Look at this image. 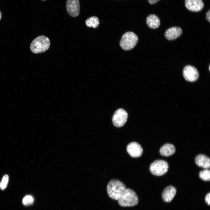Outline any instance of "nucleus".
Returning <instances> with one entry per match:
<instances>
[{
  "label": "nucleus",
  "mask_w": 210,
  "mask_h": 210,
  "mask_svg": "<svg viewBox=\"0 0 210 210\" xmlns=\"http://www.w3.org/2000/svg\"><path fill=\"white\" fill-rule=\"evenodd\" d=\"M50 42L47 37L39 36L35 38L30 45V49L33 53L38 54L44 52L49 48Z\"/></svg>",
  "instance_id": "nucleus-2"
},
{
  "label": "nucleus",
  "mask_w": 210,
  "mask_h": 210,
  "mask_svg": "<svg viewBox=\"0 0 210 210\" xmlns=\"http://www.w3.org/2000/svg\"><path fill=\"white\" fill-rule=\"evenodd\" d=\"M176 192V188L172 186H169L166 188L164 190L162 197L164 201L166 202H170L174 198Z\"/></svg>",
  "instance_id": "nucleus-11"
},
{
  "label": "nucleus",
  "mask_w": 210,
  "mask_h": 210,
  "mask_svg": "<svg viewBox=\"0 0 210 210\" xmlns=\"http://www.w3.org/2000/svg\"><path fill=\"white\" fill-rule=\"evenodd\" d=\"M168 168V164L167 162L162 160H157L151 164L149 169L153 175L159 176L166 174Z\"/></svg>",
  "instance_id": "nucleus-4"
},
{
  "label": "nucleus",
  "mask_w": 210,
  "mask_h": 210,
  "mask_svg": "<svg viewBox=\"0 0 210 210\" xmlns=\"http://www.w3.org/2000/svg\"><path fill=\"white\" fill-rule=\"evenodd\" d=\"M33 197L30 195L26 196L22 200V203L25 206H28L32 204L34 201Z\"/></svg>",
  "instance_id": "nucleus-17"
},
{
  "label": "nucleus",
  "mask_w": 210,
  "mask_h": 210,
  "mask_svg": "<svg viewBox=\"0 0 210 210\" xmlns=\"http://www.w3.org/2000/svg\"><path fill=\"white\" fill-rule=\"evenodd\" d=\"M160 0H148L149 3L151 4H154Z\"/></svg>",
  "instance_id": "nucleus-21"
},
{
  "label": "nucleus",
  "mask_w": 210,
  "mask_h": 210,
  "mask_svg": "<svg viewBox=\"0 0 210 210\" xmlns=\"http://www.w3.org/2000/svg\"><path fill=\"white\" fill-rule=\"evenodd\" d=\"M107 190L109 196L117 200L122 206H133L138 203L139 199L135 192L131 189L126 188L125 185L119 180H111L107 186Z\"/></svg>",
  "instance_id": "nucleus-1"
},
{
  "label": "nucleus",
  "mask_w": 210,
  "mask_h": 210,
  "mask_svg": "<svg viewBox=\"0 0 210 210\" xmlns=\"http://www.w3.org/2000/svg\"><path fill=\"white\" fill-rule=\"evenodd\" d=\"M85 23L88 27L96 28L98 27L99 22V19L97 17L92 16L87 19Z\"/></svg>",
  "instance_id": "nucleus-15"
},
{
  "label": "nucleus",
  "mask_w": 210,
  "mask_h": 210,
  "mask_svg": "<svg viewBox=\"0 0 210 210\" xmlns=\"http://www.w3.org/2000/svg\"><path fill=\"white\" fill-rule=\"evenodd\" d=\"M66 8L67 13L71 16H78L80 13L79 0H67Z\"/></svg>",
  "instance_id": "nucleus-7"
},
{
  "label": "nucleus",
  "mask_w": 210,
  "mask_h": 210,
  "mask_svg": "<svg viewBox=\"0 0 210 210\" xmlns=\"http://www.w3.org/2000/svg\"><path fill=\"white\" fill-rule=\"evenodd\" d=\"M183 75L186 80L190 82L196 81L199 76V71L196 68L189 65L184 67L183 70Z\"/></svg>",
  "instance_id": "nucleus-6"
},
{
  "label": "nucleus",
  "mask_w": 210,
  "mask_h": 210,
  "mask_svg": "<svg viewBox=\"0 0 210 210\" xmlns=\"http://www.w3.org/2000/svg\"><path fill=\"white\" fill-rule=\"evenodd\" d=\"M128 115L127 111L123 108H119L114 113L112 121L114 125L118 127L123 126L127 120Z\"/></svg>",
  "instance_id": "nucleus-5"
},
{
  "label": "nucleus",
  "mask_w": 210,
  "mask_h": 210,
  "mask_svg": "<svg viewBox=\"0 0 210 210\" xmlns=\"http://www.w3.org/2000/svg\"><path fill=\"white\" fill-rule=\"evenodd\" d=\"M2 17V14L1 11H0V20H1Z\"/></svg>",
  "instance_id": "nucleus-22"
},
{
  "label": "nucleus",
  "mask_w": 210,
  "mask_h": 210,
  "mask_svg": "<svg viewBox=\"0 0 210 210\" xmlns=\"http://www.w3.org/2000/svg\"><path fill=\"white\" fill-rule=\"evenodd\" d=\"M210 193L209 192L206 195L205 197V202L209 205L210 204Z\"/></svg>",
  "instance_id": "nucleus-19"
},
{
  "label": "nucleus",
  "mask_w": 210,
  "mask_h": 210,
  "mask_svg": "<svg viewBox=\"0 0 210 210\" xmlns=\"http://www.w3.org/2000/svg\"><path fill=\"white\" fill-rule=\"evenodd\" d=\"M127 150L130 156L133 158L140 157L143 152V149L141 145L135 142L130 143L128 145Z\"/></svg>",
  "instance_id": "nucleus-8"
},
{
  "label": "nucleus",
  "mask_w": 210,
  "mask_h": 210,
  "mask_svg": "<svg viewBox=\"0 0 210 210\" xmlns=\"http://www.w3.org/2000/svg\"><path fill=\"white\" fill-rule=\"evenodd\" d=\"M209 71H210V65L209 66Z\"/></svg>",
  "instance_id": "nucleus-23"
},
{
  "label": "nucleus",
  "mask_w": 210,
  "mask_h": 210,
  "mask_svg": "<svg viewBox=\"0 0 210 210\" xmlns=\"http://www.w3.org/2000/svg\"><path fill=\"white\" fill-rule=\"evenodd\" d=\"M9 181V176L7 175H4L0 183V188L2 190L6 189L7 186Z\"/></svg>",
  "instance_id": "nucleus-18"
},
{
  "label": "nucleus",
  "mask_w": 210,
  "mask_h": 210,
  "mask_svg": "<svg viewBox=\"0 0 210 210\" xmlns=\"http://www.w3.org/2000/svg\"><path fill=\"white\" fill-rule=\"evenodd\" d=\"M206 18L207 21L210 22V10H209L206 13Z\"/></svg>",
  "instance_id": "nucleus-20"
},
{
  "label": "nucleus",
  "mask_w": 210,
  "mask_h": 210,
  "mask_svg": "<svg viewBox=\"0 0 210 210\" xmlns=\"http://www.w3.org/2000/svg\"><path fill=\"white\" fill-rule=\"evenodd\" d=\"M146 22L148 26L152 29L158 28L160 24L159 18L157 15L154 14H150L147 17Z\"/></svg>",
  "instance_id": "nucleus-13"
},
{
  "label": "nucleus",
  "mask_w": 210,
  "mask_h": 210,
  "mask_svg": "<svg viewBox=\"0 0 210 210\" xmlns=\"http://www.w3.org/2000/svg\"><path fill=\"white\" fill-rule=\"evenodd\" d=\"M138 41V37L135 34L132 32H127L122 36L120 45L124 50H130L135 46Z\"/></svg>",
  "instance_id": "nucleus-3"
},
{
  "label": "nucleus",
  "mask_w": 210,
  "mask_h": 210,
  "mask_svg": "<svg viewBox=\"0 0 210 210\" xmlns=\"http://www.w3.org/2000/svg\"><path fill=\"white\" fill-rule=\"evenodd\" d=\"M43 0V1H45V0Z\"/></svg>",
  "instance_id": "nucleus-24"
},
{
  "label": "nucleus",
  "mask_w": 210,
  "mask_h": 210,
  "mask_svg": "<svg viewBox=\"0 0 210 210\" xmlns=\"http://www.w3.org/2000/svg\"><path fill=\"white\" fill-rule=\"evenodd\" d=\"M183 33L181 28L179 27H173L167 29L164 33L165 38L168 40H175L180 37Z\"/></svg>",
  "instance_id": "nucleus-10"
},
{
  "label": "nucleus",
  "mask_w": 210,
  "mask_h": 210,
  "mask_svg": "<svg viewBox=\"0 0 210 210\" xmlns=\"http://www.w3.org/2000/svg\"><path fill=\"white\" fill-rule=\"evenodd\" d=\"M176 148L174 145L170 144H166L163 145L160 150V155L164 156H169L175 153Z\"/></svg>",
  "instance_id": "nucleus-14"
},
{
  "label": "nucleus",
  "mask_w": 210,
  "mask_h": 210,
  "mask_svg": "<svg viewBox=\"0 0 210 210\" xmlns=\"http://www.w3.org/2000/svg\"><path fill=\"white\" fill-rule=\"evenodd\" d=\"M200 178L202 180L209 181L210 179V171L209 170L206 169L200 172L199 174Z\"/></svg>",
  "instance_id": "nucleus-16"
},
{
  "label": "nucleus",
  "mask_w": 210,
  "mask_h": 210,
  "mask_svg": "<svg viewBox=\"0 0 210 210\" xmlns=\"http://www.w3.org/2000/svg\"><path fill=\"white\" fill-rule=\"evenodd\" d=\"M196 164L200 167L208 169L210 167V159L207 156L202 154L197 156L195 160Z\"/></svg>",
  "instance_id": "nucleus-12"
},
{
  "label": "nucleus",
  "mask_w": 210,
  "mask_h": 210,
  "mask_svg": "<svg viewBox=\"0 0 210 210\" xmlns=\"http://www.w3.org/2000/svg\"><path fill=\"white\" fill-rule=\"evenodd\" d=\"M185 6L190 11L198 12L202 9L204 4L202 0H185Z\"/></svg>",
  "instance_id": "nucleus-9"
}]
</instances>
